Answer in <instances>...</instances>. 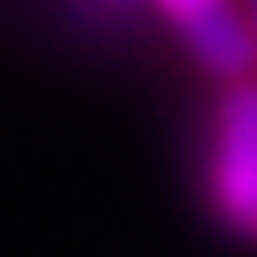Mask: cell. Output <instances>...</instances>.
<instances>
[{
  "label": "cell",
  "mask_w": 257,
  "mask_h": 257,
  "mask_svg": "<svg viewBox=\"0 0 257 257\" xmlns=\"http://www.w3.org/2000/svg\"><path fill=\"white\" fill-rule=\"evenodd\" d=\"M177 32L193 64L209 80H241L257 75V32L236 0H150Z\"/></svg>",
  "instance_id": "2"
},
{
  "label": "cell",
  "mask_w": 257,
  "mask_h": 257,
  "mask_svg": "<svg viewBox=\"0 0 257 257\" xmlns=\"http://www.w3.org/2000/svg\"><path fill=\"white\" fill-rule=\"evenodd\" d=\"M204 193L225 230L257 241V75L225 80L214 102Z\"/></svg>",
  "instance_id": "1"
}]
</instances>
